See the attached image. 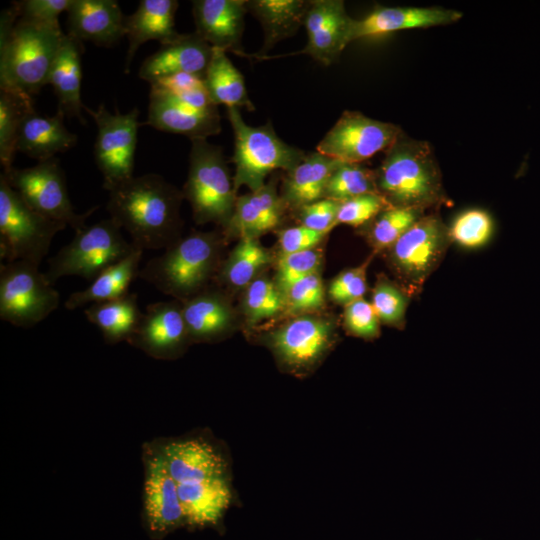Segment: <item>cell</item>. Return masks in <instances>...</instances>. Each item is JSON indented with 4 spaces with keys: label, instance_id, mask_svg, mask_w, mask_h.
<instances>
[{
    "label": "cell",
    "instance_id": "obj_8",
    "mask_svg": "<svg viewBox=\"0 0 540 540\" xmlns=\"http://www.w3.org/2000/svg\"><path fill=\"white\" fill-rule=\"evenodd\" d=\"M66 226L31 209L0 175L1 263L28 261L39 265L53 237Z\"/></svg>",
    "mask_w": 540,
    "mask_h": 540
},
{
    "label": "cell",
    "instance_id": "obj_34",
    "mask_svg": "<svg viewBox=\"0 0 540 540\" xmlns=\"http://www.w3.org/2000/svg\"><path fill=\"white\" fill-rule=\"evenodd\" d=\"M89 322L102 332L106 343L129 341L142 317L137 295L128 293L120 298L91 304L84 310Z\"/></svg>",
    "mask_w": 540,
    "mask_h": 540
},
{
    "label": "cell",
    "instance_id": "obj_22",
    "mask_svg": "<svg viewBox=\"0 0 540 540\" xmlns=\"http://www.w3.org/2000/svg\"><path fill=\"white\" fill-rule=\"evenodd\" d=\"M212 56V46L196 32L181 34L174 42L162 45L147 57L139 69V78L152 81L177 73L204 78Z\"/></svg>",
    "mask_w": 540,
    "mask_h": 540
},
{
    "label": "cell",
    "instance_id": "obj_29",
    "mask_svg": "<svg viewBox=\"0 0 540 540\" xmlns=\"http://www.w3.org/2000/svg\"><path fill=\"white\" fill-rule=\"evenodd\" d=\"M142 254L143 249L135 246L127 257L101 272L86 289L72 293L65 301V307L74 310L88 303L110 301L128 294L131 282L139 275Z\"/></svg>",
    "mask_w": 540,
    "mask_h": 540
},
{
    "label": "cell",
    "instance_id": "obj_10",
    "mask_svg": "<svg viewBox=\"0 0 540 540\" xmlns=\"http://www.w3.org/2000/svg\"><path fill=\"white\" fill-rule=\"evenodd\" d=\"M39 265L28 261L1 263L0 318L18 327H32L59 305V293Z\"/></svg>",
    "mask_w": 540,
    "mask_h": 540
},
{
    "label": "cell",
    "instance_id": "obj_6",
    "mask_svg": "<svg viewBox=\"0 0 540 540\" xmlns=\"http://www.w3.org/2000/svg\"><path fill=\"white\" fill-rule=\"evenodd\" d=\"M183 196L191 203L197 223L228 225L237 198L234 181L220 146L206 139L191 140Z\"/></svg>",
    "mask_w": 540,
    "mask_h": 540
},
{
    "label": "cell",
    "instance_id": "obj_11",
    "mask_svg": "<svg viewBox=\"0 0 540 540\" xmlns=\"http://www.w3.org/2000/svg\"><path fill=\"white\" fill-rule=\"evenodd\" d=\"M1 175L31 209L69 225L75 232L86 226L85 220L98 208L95 206L83 214L74 211L64 172L55 157L28 168L11 167Z\"/></svg>",
    "mask_w": 540,
    "mask_h": 540
},
{
    "label": "cell",
    "instance_id": "obj_32",
    "mask_svg": "<svg viewBox=\"0 0 540 540\" xmlns=\"http://www.w3.org/2000/svg\"><path fill=\"white\" fill-rule=\"evenodd\" d=\"M281 218V202L271 185L236 199L233 215L228 223L231 230L243 236L267 232L275 228Z\"/></svg>",
    "mask_w": 540,
    "mask_h": 540
},
{
    "label": "cell",
    "instance_id": "obj_49",
    "mask_svg": "<svg viewBox=\"0 0 540 540\" xmlns=\"http://www.w3.org/2000/svg\"><path fill=\"white\" fill-rule=\"evenodd\" d=\"M326 233L312 230L304 225L284 229L279 234L282 254L314 249Z\"/></svg>",
    "mask_w": 540,
    "mask_h": 540
},
{
    "label": "cell",
    "instance_id": "obj_24",
    "mask_svg": "<svg viewBox=\"0 0 540 540\" xmlns=\"http://www.w3.org/2000/svg\"><path fill=\"white\" fill-rule=\"evenodd\" d=\"M177 8L176 0H141L136 11L125 16V36L129 44L125 73H128L136 51L145 42L157 40L162 46L176 41L181 36L175 29Z\"/></svg>",
    "mask_w": 540,
    "mask_h": 540
},
{
    "label": "cell",
    "instance_id": "obj_26",
    "mask_svg": "<svg viewBox=\"0 0 540 540\" xmlns=\"http://www.w3.org/2000/svg\"><path fill=\"white\" fill-rule=\"evenodd\" d=\"M84 51L80 40L65 34L60 50L49 75L48 84L53 87L58 100V110L65 117L77 118L82 125L86 120L82 115L81 101V55Z\"/></svg>",
    "mask_w": 540,
    "mask_h": 540
},
{
    "label": "cell",
    "instance_id": "obj_25",
    "mask_svg": "<svg viewBox=\"0 0 540 540\" xmlns=\"http://www.w3.org/2000/svg\"><path fill=\"white\" fill-rule=\"evenodd\" d=\"M64 117L59 111L54 116L29 112L19 129L16 151L39 162L71 149L78 137L65 127Z\"/></svg>",
    "mask_w": 540,
    "mask_h": 540
},
{
    "label": "cell",
    "instance_id": "obj_21",
    "mask_svg": "<svg viewBox=\"0 0 540 540\" xmlns=\"http://www.w3.org/2000/svg\"><path fill=\"white\" fill-rule=\"evenodd\" d=\"M124 18L115 0H72L67 10L68 34L81 42L110 47L125 36Z\"/></svg>",
    "mask_w": 540,
    "mask_h": 540
},
{
    "label": "cell",
    "instance_id": "obj_15",
    "mask_svg": "<svg viewBox=\"0 0 540 540\" xmlns=\"http://www.w3.org/2000/svg\"><path fill=\"white\" fill-rule=\"evenodd\" d=\"M352 21L341 0L309 1L303 23L308 41L299 53L324 65L336 62L351 42Z\"/></svg>",
    "mask_w": 540,
    "mask_h": 540
},
{
    "label": "cell",
    "instance_id": "obj_17",
    "mask_svg": "<svg viewBox=\"0 0 540 540\" xmlns=\"http://www.w3.org/2000/svg\"><path fill=\"white\" fill-rule=\"evenodd\" d=\"M177 484L196 483L227 476V462L213 444L203 438L154 442Z\"/></svg>",
    "mask_w": 540,
    "mask_h": 540
},
{
    "label": "cell",
    "instance_id": "obj_18",
    "mask_svg": "<svg viewBox=\"0 0 540 540\" xmlns=\"http://www.w3.org/2000/svg\"><path fill=\"white\" fill-rule=\"evenodd\" d=\"M462 16L459 11L441 7H377L362 19H353L350 40L352 42L401 30L449 25Z\"/></svg>",
    "mask_w": 540,
    "mask_h": 540
},
{
    "label": "cell",
    "instance_id": "obj_27",
    "mask_svg": "<svg viewBox=\"0 0 540 540\" xmlns=\"http://www.w3.org/2000/svg\"><path fill=\"white\" fill-rule=\"evenodd\" d=\"M178 492L185 524L192 527L218 524L232 499L228 476L178 484Z\"/></svg>",
    "mask_w": 540,
    "mask_h": 540
},
{
    "label": "cell",
    "instance_id": "obj_4",
    "mask_svg": "<svg viewBox=\"0 0 540 540\" xmlns=\"http://www.w3.org/2000/svg\"><path fill=\"white\" fill-rule=\"evenodd\" d=\"M219 242L213 233H193L150 259L139 277L161 292L187 300L200 293L218 258Z\"/></svg>",
    "mask_w": 540,
    "mask_h": 540
},
{
    "label": "cell",
    "instance_id": "obj_9",
    "mask_svg": "<svg viewBox=\"0 0 540 540\" xmlns=\"http://www.w3.org/2000/svg\"><path fill=\"white\" fill-rule=\"evenodd\" d=\"M451 244L448 226L436 214H425L389 249V260L410 295L419 294Z\"/></svg>",
    "mask_w": 540,
    "mask_h": 540
},
{
    "label": "cell",
    "instance_id": "obj_46",
    "mask_svg": "<svg viewBox=\"0 0 540 540\" xmlns=\"http://www.w3.org/2000/svg\"><path fill=\"white\" fill-rule=\"evenodd\" d=\"M344 322L348 331L358 337L374 338L380 331V320L371 302L364 298L345 306Z\"/></svg>",
    "mask_w": 540,
    "mask_h": 540
},
{
    "label": "cell",
    "instance_id": "obj_13",
    "mask_svg": "<svg viewBox=\"0 0 540 540\" xmlns=\"http://www.w3.org/2000/svg\"><path fill=\"white\" fill-rule=\"evenodd\" d=\"M404 132L358 111H345L325 134L316 151L346 163H361L385 152Z\"/></svg>",
    "mask_w": 540,
    "mask_h": 540
},
{
    "label": "cell",
    "instance_id": "obj_42",
    "mask_svg": "<svg viewBox=\"0 0 540 540\" xmlns=\"http://www.w3.org/2000/svg\"><path fill=\"white\" fill-rule=\"evenodd\" d=\"M320 262V253L315 249L282 254L277 264L278 288L282 294L301 279L316 273Z\"/></svg>",
    "mask_w": 540,
    "mask_h": 540
},
{
    "label": "cell",
    "instance_id": "obj_20",
    "mask_svg": "<svg viewBox=\"0 0 540 540\" xmlns=\"http://www.w3.org/2000/svg\"><path fill=\"white\" fill-rule=\"evenodd\" d=\"M192 3L195 32L212 47L242 55L246 1L196 0Z\"/></svg>",
    "mask_w": 540,
    "mask_h": 540
},
{
    "label": "cell",
    "instance_id": "obj_2",
    "mask_svg": "<svg viewBox=\"0 0 540 540\" xmlns=\"http://www.w3.org/2000/svg\"><path fill=\"white\" fill-rule=\"evenodd\" d=\"M60 24L19 17L13 4L1 13L0 88L33 98L48 84L63 38Z\"/></svg>",
    "mask_w": 540,
    "mask_h": 540
},
{
    "label": "cell",
    "instance_id": "obj_19",
    "mask_svg": "<svg viewBox=\"0 0 540 540\" xmlns=\"http://www.w3.org/2000/svg\"><path fill=\"white\" fill-rule=\"evenodd\" d=\"M331 324L323 319L301 316L278 329L271 345L278 357L293 368L315 363L331 341Z\"/></svg>",
    "mask_w": 540,
    "mask_h": 540
},
{
    "label": "cell",
    "instance_id": "obj_44",
    "mask_svg": "<svg viewBox=\"0 0 540 540\" xmlns=\"http://www.w3.org/2000/svg\"><path fill=\"white\" fill-rule=\"evenodd\" d=\"M325 291L320 275L313 273L295 283L285 294L292 313L310 312L324 304Z\"/></svg>",
    "mask_w": 540,
    "mask_h": 540
},
{
    "label": "cell",
    "instance_id": "obj_38",
    "mask_svg": "<svg viewBox=\"0 0 540 540\" xmlns=\"http://www.w3.org/2000/svg\"><path fill=\"white\" fill-rule=\"evenodd\" d=\"M493 234V218L487 211L479 208L461 212L448 226L451 244L467 250H476L486 246Z\"/></svg>",
    "mask_w": 540,
    "mask_h": 540
},
{
    "label": "cell",
    "instance_id": "obj_1",
    "mask_svg": "<svg viewBox=\"0 0 540 540\" xmlns=\"http://www.w3.org/2000/svg\"><path fill=\"white\" fill-rule=\"evenodd\" d=\"M110 218L144 249L167 248L178 238L183 194L162 176L149 173L105 188Z\"/></svg>",
    "mask_w": 540,
    "mask_h": 540
},
{
    "label": "cell",
    "instance_id": "obj_35",
    "mask_svg": "<svg viewBox=\"0 0 540 540\" xmlns=\"http://www.w3.org/2000/svg\"><path fill=\"white\" fill-rule=\"evenodd\" d=\"M34 110L33 98L0 90V161L4 170L13 167L21 123Z\"/></svg>",
    "mask_w": 540,
    "mask_h": 540
},
{
    "label": "cell",
    "instance_id": "obj_12",
    "mask_svg": "<svg viewBox=\"0 0 540 540\" xmlns=\"http://www.w3.org/2000/svg\"><path fill=\"white\" fill-rule=\"evenodd\" d=\"M97 126L94 159L103 175V188L133 177L134 155L139 128V110L122 114L109 112L104 104L96 110L84 107Z\"/></svg>",
    "mask_w": 540,
    "mask_h": 540
},
{
    "label": "cell",
    "instance_id": "obj_41",
    "mask_svg": "<svg viewBox=\"0 0 540 540\" xmlns=\"http://www.w3.org/2000/svg\"><path fill=\"white\" fill-rule=\"evenodd\" d=\"M283 301L278 286L266 279H256L247 288L246 312L252 321H262L277 314L283 308Z\"/></svg>",
    "mask_w": 540,
    "mask_h": 540
},
{
    "label": "cell",
    "instance_id": "obj_7",
    "mask_svg": "<svg viewBox=\"0 0 540 540\" xmlns=\"http://www.w3.org/2000/svg\"><path fill=\"white\" fill-rule=\"evenodd\" d=\"M111 218L75 232L72 241L49 259L45 276L53 285L59 278L79 276L93 281L101 272L127 257L135 248Z\"/></svg>",
    "mask_w": 540,
    "mask_h": 540
},
{
    "label": "cell",
    "instance_id": "obj_36",
    "mask_svg": "<svg viewBox=\"0 0 540 540\" xmlns=\"http://www.w3.org/2000/svg\"><path fill=\"white\" fill-rule=\"evenodd\" d=\"M270 260L267 250L254 237L243 236L225 263L222 277L231 286L244 287Z\"/></svg>",
    "mask_w": 540,
    "mask_h": 540
},
{
    "label": "cell",
    "instance_id": "obj_16",
    "mask_svg": "<svg viewBox=\"0 0 540 540\" xmlns=\"http://www.w3.org/2000/svg\"><path fill=\"white\" fill-rule=\"evenodd\" d=\"M189 339L182 305L172 301L148 305L128 343L155 359H172Z\"/></svg>",
    "mask_w": 540,
    "mask_h": 540
},
{
    "label": "cell",
    "instance_id": "obj_40",
    "mask_svg": "<svg viewBox=\"0 0 540 540\" xmlns=\"http://www.w3.org/2000/svg\"><path fill=\"white\" fill-rule=\"evenodd\" d=\"M410 297L402 286L381 278L372 291L371 304L380 322L401 327L405 324Z\"/></svg>",
    "mask_w": 540,
    "mask_h": 540
},
{
    "label": "cell",
    "instance_id": "obj_3",
    "mask_svg": "<svg viewBox=\"0 0 540 540\" xmlns=\"http://www.w3.org/2000/svg\"><path fill=\"white\" fill-rule=\"evenodd\" d=\"M375 182L390 206L427 211L449 202L432 146L404 133L384 152Z\"/></svg>",
    "mask_w": 540,
    "mask_h": 540
},
{
    "label": "cell",
    "instance_id": "obj_33",
    "mask_svg": "<svg viewBox=\"0 0 540 540\" xmlns=\"http://www.w3.org/2000/svg\"><path fill=\"white\" fill-rule=\"evenodd\" d=\"M227 51L212 47V56L204 75V86L216 106L223 104L227 108L245 107L252 111L251 103L243 75L228 58Z\"/></svg>",
    "mask_w": 540,
    "mask_h": 540
},
{
    "label": "cell",
    "instance_id": "obj_23",
    "mask_svg": "<svg viewBox=\"0 0 540 540\" xmlns=\"http://www.w3.org/2000/svg\"><path fill=\"white\" fill-rule=\"evenodd\" d=\"M145 124L157 130L206 139L221 132L218 110L209 113L192 111L176 102L168 93L150 87L148 115Z\"/></svg>",
    "mask_w": 540,
    "mask_h": 540
},
{
    "label": "cell",
    "instance_id": "obj_37",
    "mask_svg": "<svg viewBox=\"0 0 540 540\" xmlns=\"http://www.w3.org/2000/svg\"><path fill=\"white\" fill-rule=\"evenodd\" d=\"M378 193L375 172L359 163L339 162L332 172L324 198L343 202L366 193Z\"/></svg>",
    "mask_w": 540,
    "mask_h": 540
},
{
    "label": "cell",
    "instance_id": "obj_30",
    "mask_svg": "<svg viewBox=\"0 0 540 540\" xmlns=\"http://www.w3.org/2000/svg\"><path fill=\"white\" fill-rule=\"evenodd\" d=\"M339 162L317 151L306 154L287 174L284 181L285 200L300 208L323 199L328 180Z\"/></svg>",
    "mask_w": 540,
    "mask_h": 540
},
{
    "label": "cell",
    "instance_id": "obj_45",
    "mask_svg": "<svg viewBox=\"0 0 540 540\" xmlns=\"http://www.w3.org/2000/svg\"><path fill=\"white\" fill-rule=\"evenodd\" d=\"M367 290L366 265H361L341 272L329 285L330 298L346 306L363 298Z\"/></svg>",
    "mask_w": 540,
    "mask_h": 540
},
{
    "label": "cell",
    "instance_id": "obj_28",
    "mask_svg": "<svg viewBox=\"0 0 540 540\" xmlns=\"http://www.w3.org/2000/svg\"><path fill=\"white\" fill-rule=\"evenodd\" d=\"M190 339L209 341L223 336L233 326L234 313L218 293H199L182 304Z\"/></svg>",
    "mask_w": 540,
    "mask_h": 540
},
{
    "label": "cell",
    "instance_id": "obj_39",
    "mask_svg": "<svg viewBox=\"0 0 540 540\" xmlns=\"http://www.w3.org/2000/svg\"><path fill=\"white\" fill-rule=\"evenodd\" d=\"M426 211L417 208L388 206L373 220L369 239L378 250L389 249Z\"/></svg>",
    "mask_w": 540,
    "mask_h": 540
},
{
    "label": "cell",
    "instance_id": "obj_47",
    "mask_svg": "<svg viewBox=\"0 0 540 540\" xmlns=\"http://www.w3.org/2000/svg\"><path fill=\"white\" fill-rule=\"evenodd\" d=\"M340 202L323 198L299 208L301 225L312 230L327 233L337 224Z\"/></svg>",
    "mask_w": 540,
    "mask_h": 540
},
{
    "label": "cell",
    "instance_id": "obj_48",
    "mask_svg": "<svg viewBox=\"0 0 540 540\" xmlns=\"http://www.w3.org/2000/svg\"><path fill=\"white\" fill-rule=\"evenodd\" d=\"M72 0H24L13 2L19 17L58 24L59 15L69 9Z\"/></svg>",
    "mask_w": 540,
    "mask_h": 540
},
{
    "label": "cell",
    "instance_id": "obj_43",
    "mask_svg": "<svg viewBox=\"0 0 540 540\" xmlns=\"http://www.w3.org/2000/svg\"><path fill=\"white\" fill-rule=\"evenodd\" d=\"M388 203L379 193H366L340 202L337 223L358 227L372 221Z\"/></svg>",
    "mask_w": 540,
    "mask_h": 540
},
{
    "label": "cell",
    "instance_id": "obj_31",
    "mask_svg": "<svg viewBox=\"0 0 540 540\" xmlns=\"http://www.w3.org/2000/svg\"><path fill=\"white\" fill-rule=\"evenodd\" d=\"M309 7L303 0H251L247 11L260 22L264 32L262 53H267L279 41L293 36L301 25Z\"/></svg>",
    "mask_w": 540,
    "mask_h": 540
},
{
    "label": "cell",
    "instance_id": "obj_14",
    "mask_svg": "<svg viewBox=\"0 0 540 540\" xmlns=\"http://www.w3.org/2000/svg\"><path fill=\"white\" fill-rule=\"evenodd\" d=\"M143 517L151 535L163 536L185 524L178 484L155 443L143 446Z\"/></svg>",
    "mask_w": 540,
    "mask_h": 540
},
{
    "label": "cell",
    "instance_id": "obj_50",
    "mask_svg": "<svg viewBox=\"0 0 540 540\" xmlns=\"http://www.w3.org/2000/svg\"><path fill=\"white\" fill-rule=\"evenodd\" d=\"M203 86L204 80L202 77L189 73L168 75L158 78L150 83V87L172 95H177Z\"/></svg>",
    "mask_w": 540,
    "mask_h": 540
},
{
    "label": "cell",
    "instance_id": "obj_5",
    "mask_svg": "<svg viewBox=\"0 0 540 540\" xmlns=\"http://www.w3.org/2000/svg\"><path fill=\"white\" fill-rule=\"evenodd\" d=\"M227 117L234 132V189L248 186L252 192L264 186L266 176L277 169L287 172L297 166L305 152L288 145L275 133L272 124L252 127L244 122L238 108H227Z\"/></svg>",
    "mask_w": 540,
    "mask_h": 540
}]
</instances>
